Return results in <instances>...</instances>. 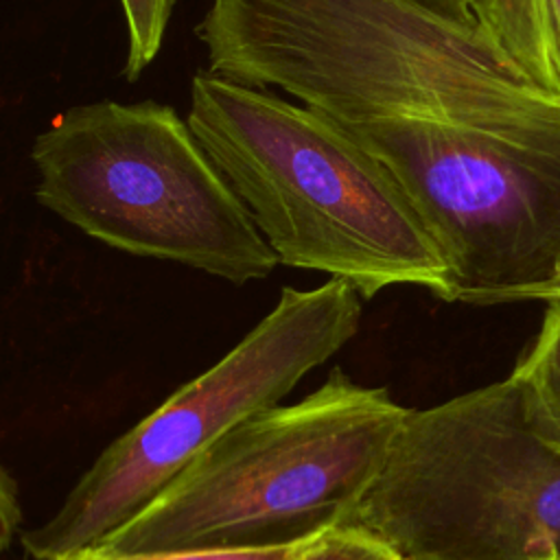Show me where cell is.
<instances>
[{
    "instance_id": "obj_1",
    "label": "cell",
    "mask_w": 560,
    "mask_h": 560,
    "mask_svg": "<svg viewBox=\"0 0 560 560\" xmlns=\"http://www.w3.org/2000/svg\"><path fill=\"white\" fill-rule=\"evenodd\" d=\"M195 35L212 74L278 88L337 122L499 125L560 105L477 24L416 0H210Z\"/></svg>"
},
{
    "instance_id": "obj_2",
    "label": "cell",
    "mask_w": 560,
    "mask_h": 560,
    "mask_svg": "<svg viewBox=\"0 0 560 560\" xmlns=\"http://www.w3.org/2000/svg\"><path fill=\"white\" fill-rule=\"evenodd\" d=\"M280 265L365 298L416 284L442 298L444 260L389 168L346 127L269 88L199 70L186 116Z\"/></svg>"
},
{
    "instance_id": "obj_3",
    "label": "cell",
    "mask_w": 560,
    "mask_h": 560,
    "mask_svg": "<svg viewBox=\"0 0 560 560\" xmlns=\"http://www.w3.org/2000/svg\"><path fill=\"white\" fill-rule=\"evenodd\" d=\"M341 368L306 398L262 409L201 451L101 540L114 553L271 549L341 527L407 416Z\"/></svg>"
},
{
    "instance_id": "obj_4",
    "label": "cell",
    "mask_w": 560,
    "mask_h": 560,
    "mask_svg": "<svg viewBox=\"0 0 560 560\" xmlns=\"http://www.w3.org/2000/svg\"><path fill=\"white\" fill-rule=\"evenodd\" d=\"M35 199L83 234L133 256L234 284L278 256L186 118L158 101L63 109L31 147Z\"/></svg>"
},
{
    "instance_id": "obj_5",
    "label": "cell",
    "mask_w": 560,
    "mask_h": 560,
    "mask_svg": "<svg viewBox=\"0 0 560 560\" xmlns=\"http://www.w3.org/2000/svg\"><path fill=\"white\" fill-rule=\"evenodd\" d=\"M346 525L407 560H558L560 453L510 374L409 409Z\"/></svg>"
},
{
    "instance_id": "obj_6",
    "label": "cell",
    "mask_w": 560,
    "mask_h": 560,
    "mask_svg": "<svg viewBox=\"0 0 560 560\" xmlns=\"http://www.w3.org/2000/svg\"><path fill=\"white\" fill-rule=\"evenodd\" d=\"M339 125L389 168L433 238L440 300L521 302L560 278V105L499 125Z\"/></svg>"
},
{
    "instance_id": "obj_7",
    "label": "cell",
    "mask_w": 560,
    "mask_h": 560,
    "mask_svg": "<svg viewBox=\"0 0 560 560\" xmlns=\"http://www.w3.org/2000/svg\"><path fill=\"white\" fill-rule=\"evenodd\" d=\"M363 295L348 280L284 287L276 306L210 370L114 440L42 525L22 534L35 560L96 547L144 510L201 451L280 400L359 330Z\"/></svg>"
},
{
    "instance_id": "obj_8",
    "label": "cell",
    "mask_w": 560,
    "mask_h": 560,
    "mask_svg": "<svg viewBox=\"0 0 560 560\" xmlns=\"http://www.w3.org/2000/svg\"><path fill=\"white\" fill-rule=\"evenodd\" d=\"M470 13L521 77L560 98V0H472Z\"/></svg>"
},
{
    "instance_id": "obj_9",
    "label": "cell",
    "mask_w": 560,
    "mask_h": 560,
    "mask_svg": "<svg viewBox=\"0 0 560 560\" xmlns=\"http://www.w3.org/2000/svg\"><path fill=\"white\" fill-rule=\"evenodd\" d=\"M536 435L560 453V302H549L540 330L512 370Z\"/></svg>"
},
{
    "instance_id": "obj_10",
    "label": "cell",
    "mask_w": 560,
    "mask_h": 560,
    "mask_svg": "<svg viewBox=\"0 0 560 560\" xmlns=\"http://www.w3.org/2000/svg\"><path fill=\"white\" fill-rule=\"evenodd\" d=\"M118 2H120L125 33H127V57H125L122 74L127 81H136L162 50V42L175 9V0H118Z\"/></svg>"
},
{
    "instance_id": "obj_11",
    "label": "cell",
    "mask_w": 560,
    "mask_h": 560,
    "mask_svg": "<svg viewBox=\"0 0 560 560\" xmlns=\"http://www.w3.org/2000/svg\"><path fill=\"white\" fill-rule=\"evenodd\" d=\"M317 538V536H315ZM315 538L289 547L271 549H203V551H166V553H114L103 547H88L57 560H306Z\"/></svg>"
},
{
    "instance_id": "obj_12",
    "label": "cell",
    "mask_w": 560,
    "mask_h": 560,
    "mask_svg": "<svg viewBox=\"0 0 560 560\" xmlns=\"http://www.w3.org/2000/svg\"><path fill=\"white\" fill-rule=\"evenodd\" d=\"M306 560H407L361 527L341 525L315 538Z\"/></svg>"
},
{
    "instance_id": "obj_13",
    "label": "cell",
    "mask_w": 560,
    "mask_h": 560,
    "mask_svg": "<svg viewBox=\"0 0 560 560\" xmlns=\"http://www.w3.org/2000/svg\"><path fill=\"white\" fill-rule=\"evenodd\" d=\"M20 523V501H18V483L9 475V470H2L0 481V538L2 549L7 551L11 545V538L18 532Z\"/></svg>"
},
{
    "instance_id": "obj_14",
    "label": "cell",
    "mask_w": 560,
    "mask_h": 560,
    "mask_svg": "<svg viewBox=\"0 0 560 560\" xmlns=\"http://www.w3.org/2000/svg\"><path fill=\"white\" fill-rule=\"evenodd\" d=\"M416 2H420L422 7L435 11V13L444 15V18L475 24L472 13H470V2L472 0H416Z\"/></svg>"
},
{
    "instance_id": "obj_15",
    "label": "cell",
    "mask_w": 560,
    "mask_h": 560,
    "mask_svg": "<svg viewBox=\"0 0 560 560\" xmlns=\"http://www.w3.org/2000/svg\"><path fill=\"white\" fill-rule=\"evenodd\" d=\"M529 300H540V302H545V304H549V302H560V278H558L556 282H551V284H545V287L536 289V291L529 295Z\"/></svg>"
},
{
    "instance_id": "obj_16",
    "label": "cell",
    "mask_w": 560,
    "mask_h": 560,
    "mask_svg": "<svg viewBox=\"0 0 560 560\" xmlns=\"http://www.w3.org/2000/svg\"><path fill=\"white\" fill-rule=\"evenodd\" d=\"M558 560H560V558H558Z\"/></svg>"
}]
</instances>
